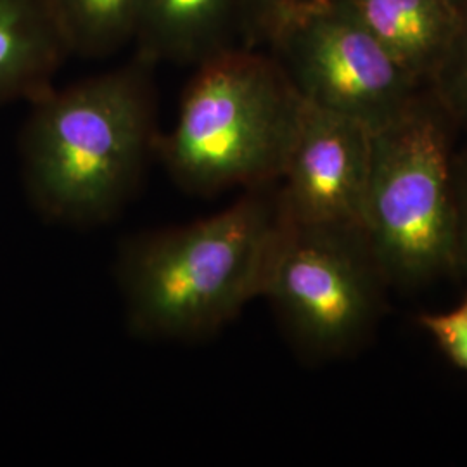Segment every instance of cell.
I'll list each match as a JSON object with an SVG mask.
<instances>
[{"instance_id":"ba28073f","label":"cell","mask_w":467,"mask_h":467,"mask_svg":"<svg viewBox=\"0 0 467 467\" xmlns=\"http://www.w3.org/2000/svg\"><path fill=\"white\" fill-rule=\"evenodd\" d=\"M135 54L152 65L198 67L243 46L241 0H139Z\"/></svg>"},{"instance_id":"7c38bea8","label":"cell","mask_w":467,"mask_h":467,"mask_svg":"<svg viewBox=\"0 0 467 467\" xmlns=\"http://www.w3.org/2000/svg\"><path fill=\"white\" fill-rule=\"evenodd\" d=\"M428 85L451 123L467 130V7Z\"/></svg>"},{"instance_id":"8fae6325","label":"cell","mask_w":467,"mask_h":467,"mask_svg":"<svg viewBox=\"0 0 467 467\" xmlns=\"http://www.w3.org/2000/svg\"><path fill=\"white\" fill-rule=\"evenodd\" d=\"M71 56L102 59L134 42L139 0H49Z\"/></svg>"},{"instance_id":"9c48e42d","label":"cell","mask_w":467,"mask_h":467,"mask_svg":"<svg viewBox=\"0 0 467 467\" xmlns=\"http://www.w3.org/2000/svg\"><path fill=\"white\" fill-rule=\"evenodd\" d=\"M67 56L49 0H0V106L49 90Z\"/></svg>"},{"instance_id":"5bb4252c","label":"cell","mask_w":467,"mask_h":467,"mask_svg":"<svg viewBox=\"0 0 467 467\" xmlns=\"http://www.w3.org/2000/svg\"><path fill=\"white\" fill-rule=\"evenodd\" d=\"M419 326L455 368L467 372V295L447 312L420 316Z\"/></svg>"},{"instance_id":"9a60e30c","label":"cell","mask_w":467,"mask_h":467,"mask_svg":"<svg viewBox=\"0 0 467 467\" xmlns=\"http://www.w3.org/2000/svg\"><path fill=\"white\" fill-rule=\"evenodd\" d=\"M453 275H459L467 281V150L459 156H453Z\"/></svg>"},{"instance_id":"7a4b0ae2","label":"cell","mask_w":467,"mask_h":467,"mask_svg":"<svg viewBox=\"0 0 467 467\" xmlns=\"http://www.w3.org/2000/svg\"><path fill=\"white\" fill-rule=\"evenodd\" d=\"M152 65L123 67L32 100L21 134L25 185L52 222L106 223L134 198L158 154Z\"/></svg>"},{"instance_id":"8992f818","label":"cell","mask_w":467,"mask_h":467,"mask_svg":"<svg viewBox=\"0 0 467 467\" xmlns=\"http://www.w3.org/2000/svg\"><path fill=\"white\" fill-rule=\"evenodd\" d=\"M267 44L301 99L372 132L420 94L422 85L341 0L291 19Z\"/></svg>"},{"instance_id":"3957f363","label":"cell","mask_w":467,"mask_h":467,"mask_svg":"<svg viewBox=\"0 0 467 467\" xmlns=\"http://www.w3.org/2000/svg\"><path fill=\"white\" fill-rule=\"evenodd\" d=\"M196 67L158 156L194 196L279 182L305 100L272 54L235 46Z\"/></svg>"},{"instance_id":"4fadbf2b","label":"cell","mask_w":467,"mask_h":467,"mask_svg":"<svg viewBox=\"0 0 467 467\" xmlns=\"http://www.w3.org/2000/svg\"><path fill=\"white\" fill-rule=\"evenodd\" d=\"M243 46L254 47L268 42L291 19L329 5L336 0H241Z\"/></svg>"},{"instance_id":"30bf717a","label":"cell","mask_w":467,"mask_h":467,"mask_svg":"<svg viewBox=\"0 0 467 467\" xmlns=\"http://www.w3.org/2000/svg\"><path fill=\"white\" fill-rule=\"evenodd\" d=\"M419 84L430 82L462 11L451 0H341Z\"/></svg>"},{"instance_id":"6da1fadb","label":"cell","mask_w":467,"mask_h":467,"mask_svg":"<svg viewBox=\"0 0 467 467\" xmlns=\"http://www.w3.org/2000/svg\"><path fill=\"white\" fill-rule=\"evenodd\" d=\"M287 225L279 182H272L246 189L213 217L130 237L115 264L130 334L213 337L264 298Z\"/></svg>"},{"instance_id":"52a82bcc","label":"cell","mask_w":467,"mask_h":467,"mask_svg":"<svg viewBox=\"0 0 467 467\" xmlns=\"http://www.w3.org/2000/svg\"><path fill=\"white\" fill-rule=\"evenodd\" d=\"M372 130L305 102L279 189L293 223L364 227Z\"/></svg>"},{"instance_id":"5b68a950","label":"cell","mask_w":467,"mask_h":467,"mask_svg":"<svg viewBox=\"0 0 467 467\" xmlns=\"http://www.w3.org/2000/svg\"><path fill=\"white\" fill-rule=\"evenodd\" d=\"M386 287L364 227L289 220L264 298L301 358L329 362L374 333Z\"/></svg>"},{"instance_id":"277c9868","label":"cell","mask_w":467,"mask_h":467,"mask_svg":"<svg viewBox=\"0 0 467 467\" xmlns=\"http://www.w3.org/2000/svg\"><path fill=\"white\" fill-rule=\"evenodd\" d=\"M449 115L433 94L372 132L364 231L384 277L419 287L453 274V152Z\"/></svg>"},{"instance_id":"2e32d148","label":"cell","mask_w":467,"mask_h":467,"mask_svg":"<svg viewBox=\"0 0 467 467\" xmlns=\"http://www.w3.org/2000/svg\"><path fill=\"white\" fill-rule=\"evenodd\" d=\"M451 2H453L461 11H464L467 7V0H451Z\"/></svg>"}]
</instances>
